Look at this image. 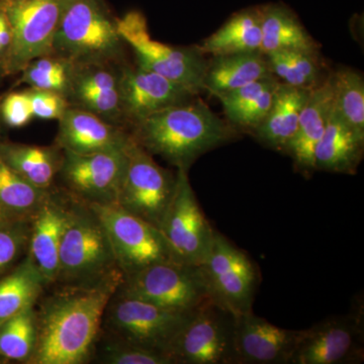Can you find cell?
Returning <instances> with one entry per match:
<instances>
[{"label": "cell", "instance_id": "obj_1", "mask_svg": "<svg viewBox=\"0 0 364 364\" xmlns=\"http://www.w3.org/2000/svg\"><path fill=\"white\" fill-rule=\"evenodd\" d=\"M124 279L114 268L88 284H57L35 306L37 341L28 364H83L91 358L107 305Z\"/></svg>", "mask_w": 364, "mask_h": 364}, {"label": "cell", "instance_id": "obj_2", "mask_svg": "<svg viewBox=\"0 0 364 364\" xmlns=\"http://www.w3.org/2000/svg\"><path fill=\"white\" fill-rule=\"evenodd\" d=\"M196 97L134 124L129 129L132 139L152 156L188 171L205 153L238 138L236 128Z\"/></svg>", "mask_w": 364, "mask_h": 364}, {"label": "cell", "instance_id": "obj_3", "mask_svg": "<svg viewBox=\"0 0 364 364\" xmlns=\"http://www.w3.org/2000/svg\"><path fill=\"white\" fill-rule=\"evenodd\" d=\"M126 46L117 31V18L105 0H67L53 54L75 65L123 63Z\"/></svg>", "mask_w": 364, "mask_h": 364}, {"label": "cell", "instance_id": "obj_4", "mask_svg": "<svg viewBox=\"0 0 364 364\" xmlns=\"http://www.w3.org/2000/svg\"><path fill=\"white\" fill-rule=\"evenodd\" d=\"M117 268L104 225L92 208L70 195V210L59 251L54 284L95 282Z\"/></svg>", "mask_w": 364, "mask_h": 364}, {"label": "cell", "instance_id": "obj_5", "mask_svg": "<svg viewBox=\"0 0 364 364\" xmlns=\"http://www.w3.org/2000/svg\"><path fill=\"white\" fill-rule=\"evenodd\" d=\"M117 31L135 53L139 65L183 86L193 95L203 92L208 59L198 46L176 47L152 39L147 18L139 11L117 18Z\"/></svg>", "mask_w": 364, "mask_h": 364}, {"label": "cell", "instance_id": "obj_6", "mask_svg": "<svg viewBox=\"0 0 364 364\" xmlns=\"http://www.w3.org/2000/svg\"><path fill=\"white\" fill-rule=\"evenodd\" d=\"M193 313L174 312L143 299L116 294L107 305L102 324L109 338L169 358L177 336Z\"/></svg>", "mask_w": 364, "mask_h": 364}, {"label": "cell", "instance_id": "obj_7", "mask_svg": "<svg viewBox=\"0 0 364 364\" xmlns=\"http://www.w3.org/2000/svg\"><path fill=\"white\" fill-rule=\"evenodd\" d=\"M117 294L179 313H193L210 301L200 265L164 261L124 277Z\"/></svg>", "mask_w": 364, "mask_h": 364}, {"label": "cell", "instance_id": "obj_8", "mask_svg": "<svg viewBox=\"0 0 364 364\" xmlns=\"http://www.w3.org/2000/svg\"><path fill=\"white\" fill-rule=\"evenodd\" d=\"M132 138V136H131ZM176 188V172L163 168L131 139L116 205L159 229Z\"/></svg>", "mask_w": 364, "mask_h": 364}, {"label": "cell", "instance_id": "obj_9", "mask_svg": "<svg viewBox=\"0 0 364 364\" xmlns=\"http://www.w3.org/2000/svg\"><path fill=\"white\" fill-rule=\"evenodd\" d=\"M210 299L234 316L253 311L259 270L247 253L215 230L202 265Z\"/></svg>", "mask_w": 364, "mask_h": 364}, {"label": "cell", "instance_id": "obj_10", "mask_svg": "<svg viewBox=\"0 0 364 364\" xmlns=\"http://www.w3.org/2000/svg\"><path fill=\"white\" fill-rule=\"evenodd\" d=\"M98 215L117 267L124 277L156 263L172 259L168 244L160 230L116 203H88Z\"/></svg>", "mask_w": 364, "mask_h": 364}, {"label": "cell", "instance_id": "obj_11", "mask_svg": "<svg viewBox=\"0 0 364 364\" xmlns=\"http://www.w3.org/2000/svg\"><path fill=\"white\" fill-rule=\"evenodd\" d=\"M159 230L174 261L202 265L207 259L215 230L196 200L186 170L176 169V193Z\"/></svg>", "mask_w": 364, "mask_h": 364}, {"label": "cell", "instance_id": "obj_12", "mask_svg": "<svg viewBox=\"0 0 364 364\" xmlns=\"http://www.w3.org/2000/svg\"><path fill=\"white\" fill-rule=\"evenodd\" d=\"M235 316L213 299L193 314L169 352L172 364H235Z\"/></svg>", "mask_w": 364, "mask_h": 364}, {"label": "cell", "instance_id": "obj_13", "mask_svg": "<svg viewBox=\"0 0 364 364\" xmlns=\"http://www.w3.org/2000/svg\"><path fill=\"white\" fill-rule=\"evenodd\" d=\"M67 0H21L0 4L11 21L13 41L4 77L16 75L38 57L52 53L53 41Z\"/></svg>", "mask_w": 364, "mask_h": 364}, {"label": "cell", "instance_id": "obj_14", "mask_svg": "<svg viewBox=\"0 0 364 364\" xmlns=\"http://www.w3.org/2000/svg\"><path fill=\"white\" fill-rule=\"evenodd\" d=\"M363 310L327 318L304 329L291 364L363 363Z\"/></svg>", "mask_w": 364, "mask_h": 364}, {"label": "cell", "instance_id": "obj_15", "mask_svg": "<svg viewBox=\"0 0 364 364\" xmlns=\"http://www.w3.org/2000/svg\"><path fill=\"white\" fill-rule=\"evenodd\" d=\"M127 148L86 155L62 150L63 157L57 177L64 191L87 203H116L127 166Z\"/></svg>", "mask_w": 364, "mask_h": 364}, {"label": "cell", "instance_id": "obj_16", "mask_svg": "<svg viewBox=\"0 0 364 364\" xmlns=\"http://www.w3.org/2000/svg\"><path fill=\"white\" fill-rule=\"evenodd\" d=\"M198 95L136 63L122 67L121 104L127 130L151 114L183 104Z\"/></svg>", "mask_w": 364, "mask_h": 364}, {"label": "cell", "instance_id": "obj_17", "mask_svg": "<svg viewBox=\"0 0 364 364\" xmlns=\"http://www.w3.org/2000/svg\"><path fill=\"white\" fill-rule=\"evenodd\" d=\"M303 330L273 325L253 311L235 316V364H291Z\"/></svg>", "mask_w": 364, "mask_h": 364}, {"label": "cell", "instance_id": "obj_18", "mask_svg": "<svg viewBox=\"0 0 364 364\" xmlns=\"http://www.w3.org/2000/svg\"><path fill=\"white\" fill-rule=\"evenodd\" d=\"M70 210V195L51 188L31 215L28 253L48 287L56 282L59 251Z\"/></svg>", "mask_w": 364, "mask_h": 364}, {"label": "cell", "instance_id": "obj_19", "mask_svg": "<svg viewBox=\"0 0 364 364\" xmlns=\"http://www.w3.org/2000/svg\"><path fill=\"white\" fill-rule=\"evenodd\" d=\"M124 62L75 65L66 97L69 107L91 112L124 128L121 104L122 67Z\"/></svg>", "mask_w": 364, "mask_h": 364}, {"label": "cell", "instance_id": "obj_20", "mask_svg": "<svg viewBox=\"0 0 364 364\" xmlns=\"http://www.w3.org/2000/svg\"><path fill=\"white\" fill-rule=\"evenodd\" d=\"M58 122L55 145L75 154L122 151L131 142L127 129L75 107H69Z\"/></svg>", "mask_w": 364, "mask_h": 364}, {"label": "cell", "instance_id": "obj_21", "mask_svg": "<svg viewBox=\"0 0 364 364\" xmlns=\"http://www.w3.org/2000/svg\"><path fill=\"white\" fill-rule=\"evenodd\" d=\"M334 105L332 73L314 87L301 112L298 130L286 151L293 159L294 168L303 176H311L316 171L315 151L324 134L326 124Z\"/></svg>", "mask_w": 364, "mask_h": 364}, {"label": "cell", "instance_id": "obj_22", "mask_svg": "<svg viewBox=\"0 0 364 364\" xmlns=\"http://www.w3.org/2000/svg\"><path fill=\"white\" fill-rule=\"evenodd\" d=\"M364 136L335 111L334 105L324 134L315 151L316 171L353 176L363 158Z\"/></svg>", "mask_w": 364, "mask_h": 364}, {"label": "cell", "instance_id": "obj_23", "mask_svg": "<svg viewBox=\"0 0 364 364\" xmlns=\"http://www.w3.org/2000/svg\"><path fill=\"white\" fill-rule=\"evenodd\" d=\"M312 90L279 82L269 112L253 135L269 149L286 153L298 130L301 112Z\"/></svg>", "mask_w": 364, "mask_h": 364}, {"label": "cell", "instance_id": "obj_24", "mask_svg": "<svg viewBox=\"0 0 364 364\" xmlns=\"http://www.w3.org/2000/svg\"><path fill=\"white\" fill-rule=\"evenodd\" d=\"M272 75L264 53L215 55L208 60L203 88V91L218 97Z\"/></svg>", "mask_w": 364, "mask_h": 364}, {"label": "cell", "instance_id": "obj_25", "mask_svg": "<svg viewBox=\"0 0 364 364\" xmlns=\"http://www.w3.org/2000/svg\"><path fill=\"white\" fill-rule=\"evenodd\" d=\"M279 82L272 75L215 97L221 102L228 123L239 132L253 133L269 112Z\"/></svg>", "mask_w": 364, "mask_h": 364}, {"label": "cell", "instance_id": "obj_26", "mask_svg": "<svg viewBox=\"0 0 364 364\" xmlns=\"http://www.w3.org/2000/svg\"><path fill=\"white\" fill-rule=\"evenodd\" d=\"M63 151L54 146L0 143V158L25 181L42 189L51 188L58 176Z\"/></svg>", "mask_w": 364, "mask_h": 364}, {"label": "cell", "instance_id": "obj_27", "mask_svg": "<svg viewBox=\"0 0 364 364\" xmlns=\"http://www.w3.org/2000/svg\"><path fill=\"white\" fill-rule=\"evenodd\" d=\"M262 44L261 52L282 50L318 51V45L306 32L298 16L284 4L259 6Z\"/></svg>", "mask_w": 364, "mask_h": 364}, {"label": "cell", "instance_id": "obj_28", "mask_svg": "<svg viewBox=\"0 0 364 364\" xmlns=\"http://www.w3.org/2000/svg\"><path fill=\"white\" fill-rule=\"evenodd\" d=\"M261 44L262 31L258 6L235 14L198 48L205 54L215 56L232 53L261 52Z\"/></svg>", "mask_w": 364, "mask_h": 364}, {"label": "cell", "instance_id": "obj_29", "mask_svg": "<svg viewBox=\"0 0 364 364\" xmlns=\"http://www.w3.org/2000/svg\"><path fill=\"white\" fill-rule=\"evenodd\" d=\"M48 287L44 277L28 255L0 279V324L35 306Z\"/></svg>", "mask_w": 364, "mask_h": 364}, {"label": "cell", "instance_id": "obj_30", "mask_svg": "<svg viewBox=\"0 0 364 364\" xmlns=\"http://www.w3.org/2000/svg\"><path fill=\"white\" fill-rule=\"evenodd\" d=\"M265 56L273 75L280 82L294 87L313 90L329 74H325L318 51L282 50L267 53Z\"/></svg>", "mask_w": 364, "mask_h": 364}, {"label": "cell", "instance_id": "obj_31", "mask_svg": "<svg viewBox=\"0 0 364 364\" xmlns=\"http://www.w3.org/2000/svg\"><path fill=\"white\" fill-rule=\"evenodd\" d=\"M75 64L50 53L33 59L21 72L18 85L53 91L66 98L73 78Z\"/></svg>", "mask_w": 364, "mask_h": 364}, {"label": "cell", "instance_id": "obj_32", "mask_svg": "<svg viewBox=\"0 0 364 364\" xmlns=\"http://www.w3.org/2000/svg\"><path fill=\"white\" fill-rule=\"evenodd\" d=\"M334 109L358 134L364 136V80L359 72L341 68L332 73Z\"/></svg>", "mask_w": 364, "mask_h": 364}, {"label": "cell", "instance_id": "obj_33", "mask_svg": "<svg viewBox=\"0 0 364 364\" xmlns=\"http://www.w3.org/2000/svg\"><path fill=\"white\" fill-rule=\"evenodd\" d=\"M37 341L35 306L0 324V356L28 363Z\"/></svg>", "mask_w": 364, "mask_h": 364}, {"label": "cell", "instance_id": "obj_34", "mask_svg": "<svg viewBox=\"0 0 364 364\" xmlns=\"http://www.w3.org/2000/svg\"><path fill=\"white\" fill-rule=\"evenodd\" d=\"M49 189L37 188L25 181L0 158V207L14 214L31 217Z\"/></svg>", "mask_w": 364, "mask_h": 364}, {"label": "cell", "instance_id": "obj_35", "mask_svg": "<svg viewBox=\"0 0 364 364\" xmlns=\"http://www.w3.org/2000/svg\"><path fill=\"white\" fill-rule=\"evenodd\" d=\"M100 359L107 364H172L164 354L112 338L104 342Z\"/></svg>", "mask_w": 364, "mask_h": 364}, {"label": "cell", "instance_id": "obj_36", "mask_svg": "<svg viewBox=\"0 0 364 364\" xmlns=\"http://www.w3.org/2000/svg\"><path fill=\"white\" fill-rule=\"evenodd\" d=\"M31 217L0 227V277L28 249Z\"/></svg>", "mask_w": 364, "mask_h": 364}, {"label": "cell", "instance_id": "obj_37", "mask_svg": "<svg viewBox=\"0 0 364 364\" xmlns=\"http://www.w3.org/2000/svg\"><path fill=\"white\" fill-rule=\"evenodd\" d=\"M2 124L9 128H21L33 119L28 90L13 91L0 100Z\"/></svg>", "mask_w": 364, "mask_h": 364}, {"label": "cell", "instance_id": "obj_38", "mask_svg": "<svg viewBox=\"0 0 364 364\" xmlns=\"http://www.w3.org/2000/svg\"><path fill=\"white\" fill-rule=\"evenodd\" d=\"M33 117L59 121L69 105L66 98L53 91L28 88Z\"/></svg>", "mask_w": 364, "mask_h": 364}, {"label": "cell", "instance_id": "obj_39", "mask_svg": "<svg viewBox=\"0 0 364 364\" xmlns=\"http://www.w3.org/2000/svg\"><path fill=\"white\" fill-rule=\"evenodd\" d=\"M13 32L4 7L0 4V77H4V68L11 51Z\"/></svg>", "mask_w": 364, "mask_h": 364}, {"label": "cell", "instance_id": "obj_40", "mask_svg": "<svg viewBox=\"0 0 364 364\" xmlns=\"http://www.w3.org/2000/svg\"><path fill=\"white\" fill-rule=\"evenodd\" d=\"M25 215H20L18 214H14V213L11 212V210H6V208L0 207V227L6 226V225L11 224V223H14L18 221V220L26 219Z\"/></svg>", "mask_w": 364, "mask_h": 364}, {"label": "cell", "instance_id": "obj_41", "mask_svg": "<svg viewBox=\"0 0 364 364\" xmlns=\"http://www.w3.org/2000/svg\"><path fill=\"white\" fill-rule=\"evenodd\" d=\"M21 1V0H0V4H11V2Z\"/></svg>", "mask_w": 364, "mask_h": 364}, {"label": "cell", "instance_id": "obj_42", "mask_svg": "<svg viewBox=\"0 0 364 364\" xmlns=\"http://www.w3.org/2000/svg\"><path fill=\"white\" fill-rule=\"evenodd\" d=\"M1 124H2V119H1V116H0V127H1Z\"/></svg>", "mask_w": 364, "mask_h": 364}]
</instances>
